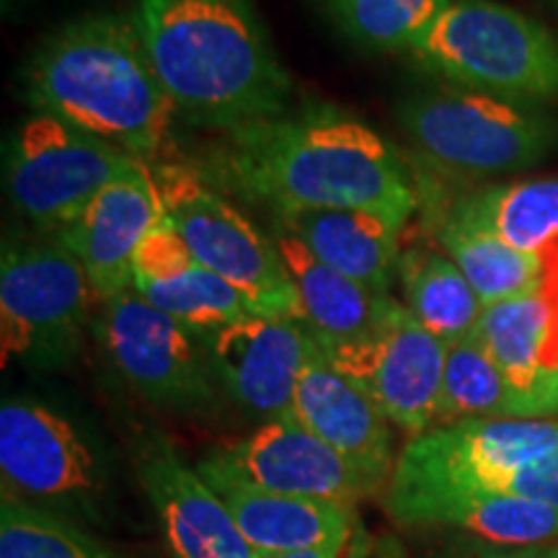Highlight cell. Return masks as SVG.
Listing matches in <instances>:
<instances>
[{"mask_svg": "<svg viewBox=\"0 0 558 558\" xmlns=\"http://www.w3.org/2000/svg\"><path fill=\"white\" fill-rule=\"evenodd\" d=\"M94 284L58 239H9L0 256V344L3 362L62 367L75 360L90 324Z\"/></svg>", "mask_w": 558, "mask_h": 558, "instance_id": "7", "label": "cell"}, {"mask_svg": "<svg viewBox=\"0 0 558 558\" xmlns=\"http://www.w3.org/2000/svg\"><path fill=\"white\" fill-rule=\"evenodd\" d=\"M215 378L246 414L288 416L313 337L295 318L248 316L205 339Z\"/></svg>", "mask_w": 558, "mask_h": 558, "instance_id": "13", "label": "cell"}, {"mask_svg": "<svg viewBox=\"0 0 558 558\" xmlns=\"http://www.w3.org/2000/svg\"><path fill=\"white\" fill-rule=\"evenodd\" d=\"M137 476L173 558H262L243 538L226 501L166 439L140 448Z\"/></svg>", "mask_w": 558, "mask_h": 558, "instance_id": "17", "label": "cell"}, {"mask_svg": "<svg viewBox=\"0 0 558 558\" xmlns=\"http://www.w3.org/2000/svg\"><path fill=\"white\" fill-rule=\"evenodd\" d=\"M132 288L202 339L220 331L222 326L256 316L248 300L233 284L199 262H192L171 277L132 282Z\"/></svg>", "mask_w": 558, "mask_h": 558, "instance_id": "27", "label": "cell"}, {"mask_svg": "<svg viewBox=\"0 0 558 558\" xmlns=\"http://www.w3.org/2000/svg\"><path fill=\"white\" fill-rule=\"evenodd\" d=\"M439 243L486 308L538 288L558 259V256L548 259V256L527 254L484 228L452 220L448 215L439 226Z\"/></svg>", "mask_w": 558, "mask_h": 558, "instance_id": "24", "label": "cell"}, {"mask_svg": "<svg viewBox=\"0 0 558 558\" xmlns=\"http://www.w3.org/2000/svg\"><path fill=\"white\" fill-rule=\"evenodd\" d=\"M407 54L460 88L527 104L558 99V37L512 5L452 0Z\"/></svg>", "mask_w": 558, "mask_h": 558, "instance_id": "4", "label": "cell"}, {"mask_svg": "<svg viewBox=\"0 0 558 558\" xmlns=\"http://www.w3.org/2000/svg\"><path fill=\"white\" fill-rule=\"evenodd\" d=\"M401 525H450L501 546L558 538V512L541 501L499 492H452L388 507Z\"/></svg>", "mask_w": 558, "mask_h": 558, "instance_id": "22", "label": "cell"}, {"mask_svg": "<svg viewBox=\"0 0 558 558\" xmlns=\"http://www.w3.org/2000/svg\"><path fill=\"white\" fill-rule=\"evenodd\" d=\"M452 0H331L341 32L360 47L407 52Z\"/></svg>", "mask_w": 558, "mask_h": 558, "instance_id": "29", "label": "cell"}, {"mask_svg": "<svg viewBox=\"0 0 558 558\" xmlns=\"http://www.w3.org/2000/svg\"><path fill=\"white\" fill-rule=\"evenodd\" d=\"M484 341L520 407V418L558 414V259L535 290L484 308Z\"/></svg>", "mask_w": 558, "mask_h": 558, "instance_id": "15", "label": "cell"}, {"mask_svg": "<svg viewBox=\"0 0 558 558\" xmlns=\"http://www.w3.org/2000/svg\"><path fill=\"white\" fill-rule=\"evenodd\" d=\"M213 458L264 492L344 505L365 497V488L347 460L290 414L264 422L248 437L215 450Z\"/></svg>", "mask_w": 558, "mask_h": 558, "instance_id": "18", "label": "cell"}, {"mask_svg": "<svg viewBox=\"0 0 558 558\" xmlns=\"http://www.w3.org/2000/svg\"><path fill=\"white\" fill-rule=\"evenodd\" d=\"M26 94L54 114L132 158L163 163L179 114L145 52L135 19L94 13L70 21L34 52Z\"/></svg>", "mask_w": 558, "mask_h": 558, "instance_id": "3", "label": "cell"}, {"mask_svg": "<svg viewBox=\"0 0 558 558\" xmlns=\"http://www.w3.org/2000/svg\"><path fill=\"white\" fill-rule=\"evenodd\" d=\"M99 337L117 373L160 409L197 411L215 399L207 344L135 288L101 300Z\"/></svg>", "mask_w": 558, "mask_h": 558, "instance_id": "10", "label": "cell"}, {"mask_svg": "<svg viewBox=\"0 0 558 558\" xmlns=\"http://www.w3.org/2000/svg\"><path fill=\"white\" fill-rule=\"evenodd\" d=\"M320 352L378 403L390 424L411 437L435 429L448 344L424 329L399 300L367 337L320 347Z\"/></svg>", "mask_w": 558, "mask_h": 558, "instance_id": "11", "label": "cell"}, {"mask_svg": "<svg viewBox=\"0 0 558 558\" xmlns=\"http://www.w3.org/2000/svg\"><path fill=\"white\" fill-rule=\"evenodd\" d=\"M197 262L186 243L181 241L177 228L166 218L148 233V239L140 243L135 262H132V282H143V279H163L190 267Z\"/></svg>", "mask_w": 558, "mask_h": 558, "instance_id": "30", "label": "cell"}, {"mask_svg": "<svg viewBox=\"0 0 558 558\" xmlns=\"http://www.w3.org/2000/svg\"><path fill=\"white\" fill-rule=\"evenodd\" d=\"M277 228L303 243L316 259L354 279L362 288L388 295L399 269V233L403 228L362 209H284Z\"/></svg>", "mask_w": 558, "mask_h": 558, "instance_id": "20", "label": "cell"}, {"mask_svg": "<svg viewBox=\"0 0 558 558\" xmlns=\"http://www.w3.org/2000/svg\"><path fill=\"white\" fill-rule=\"evenodd\" d=\"M558 450L550 418H469L411 439L396 460L386 507L452 492H499L520 465Z\"/></svg>", "mask_w": 558, "mask_h": 558, "instance_id": "8", "label": "cell"}, {"mask_svg": "<svg viewBox=\"0 0 558 558\" xmlns=\"http://www.w3.org/2000/svg\"><path fill=\"white\" fill-rule=\"evenodd\" d=\"M197 471L226 501L243 538L262 558L347 543L354 505L264 492L230 473L213 456L202 460Z\"/></svg>", "mask_w": 558, "mask_h": 558, "instance_id": "19", "label": "cell"}, {"mask_svg": "<svg viewBox=\"0 0 558 558\" xmlns=\"http://www.w3.org/2000/svg\"><path fill=\"white\" fill-rule=\"evenodd\" d=\"M166 218L202 267L248 300L256 316L295 318V284L277 243L213 190L205 173L177 160L150 163Z\"/></svg>", "mask_w": 558, "mask_h": 558, "instance_id": "6", "label": "cell"}, {"mask_svg": "<svg viewBox=\"0 0 558 558\" xmlns=\"http://www.w3.org/2000/svg\"><path fill=\"white\" fill-rule=\"evenodd\" d=\"M132 19L186 120L228 132L284 114L292 83L254 0H137Z\"/></svg>", "mask_w": 558, "mask_h": 558, "instance_id": "2", "label": "cell"}, {"mask_svg": "<svg viewBox=\"0 0 558 558\" xmlns=\"http://www.w3.org/2000/svg\"><path fill=\"white\" fill-rule=\"evenodd\" d=\"M0 558H122L73 522L3 488Z\"/></svg>", "mask_w": 558, "mask_h": 558, "instance_id": "28", "label": "cell"}, {"mask_svg": "<svg viewBox=\"0 0 558 558\" xmlns=\"http://www.w3.org/2000/svg\"><path fill=\"white\" fill-rule=\"evenodd\" d=\"M228 190L284 209H362L403 228L416 190L399 150L352 117H275L228 130L215 153Z\"/></svg>", "mask_w": 558, "mask_h": 558, "instance_id": "1", "label": "cell"}, {"mask_svg": "<svg viewBox=\"0 0 558 558\" xmlns=\"http://www.w3.org/2000/svg\"><path fill=\"white\" fill-rule=\"evenodd\" d=\"M163 220L166 209L153 169L140 160L135 169L96 194L54 239L81 262L96 295L107 300L132 288V262L140 243Z\"/></svg>", "mask_w": 558, "mask_h": 558, "instance_id": "16", "label": "cell"}, {"mask_svg": "<svg viewBox=\"0 0 558 558\" xmlns=\"http://www.w3.org/2000/svg\"><path fill=\"white\" fill-rule=\"evenodd\" d=\"M290 416L324 439L357 473L365 497L378 494L393 476L390 422L357 383L331 365L313 339L300 375Z\"/></svg>", "mask_w": 558, "mask_h": 558, "instance_id": "14", "label": "cell"}, {"mask_svg": "<svg viewBox=\"0 0 558 558\" xmlns=\"http://www.w3.org/2000/svg\"><path fill=\"white\" fill-rule=\"evenodd\" d=\"M137 163L107 140L39 111L13 135L5 190L19 215L54 235Z\"/></svg>", "mask_w": 558, "mask_h": 558, "instance_id": "9", "label": "cell"}, {"mask_svg": "<svg viewBox=\"0 0 558 558\" xmlns=\"http://www.w3.org/2000/svg\"><path fill=\"white\" fill-rule=\"evenodd\" d=\"M341 550H344V543H331V546L292 550V554H277V556H267V558H339Z\"/></svg>", "mask_w": 558, "mask_h": 558, "instance_id": "32", "label": "cell"}, {"mask_svg": "<svg viewBox=\"0 0 558 558\" xmlns=\"http://www.w3.org/2000/svg\"><path fill=\"white\" fill-rule=\"evenodd\" d=\"M478 558H535V556H530V554H512V550H501V554H484V556H478Z\"/></svg>", "mask_w": 558, "mask_h": 558, "instance_id": "33", "label": "cell"}, {"mask_svg": "<svg viewBox=\"0 0 558 558\" xmlns=\"http://www.w3.org/2000/svg\"><path fill=\"white\" fill-rule=\"evenodd\" d=\"M407 311L442 344L471 337L486 305L448 254L411 251L401 264Z\"/></svg>", "mask_w": 558, "mask_h": 558, "instance_id": "25", "label": "cell"}, {"mask_svg": "<svg viewBox=\"0 0 558 558\" xmlns=\"http://www.w3.org/2000/svg\"><path fill=\"white\" fill-rule=\"evenodd\" d=\"M279 256L288 267L300 305V324L318 347L352 344L380 324L393 298L380 295L331 269L311 254L288 230H271Z\"/></svg>", "mask_w": 558, "mask_h": 558, "instance_id": "21", "label": "cell"}, {"mask_svg": "<svg viewBox=\"0 0 558 558\" xmlns=\"http://www.w3.org/2000/svg\"><path fill=\"white\" fill-rule=\"evenodd\" d=\"M399 122L429 163L456 177L527 171L558 145V124L546 111L469 88L414 96L401 107Z\"/></svg>", "mask_w": 558, "mask_h": 558, "instance_id": "5", "label": "cell"}, {"mask_svg": "<svg viewBox=\"0 0 558 558\" xmlns=\"http://www.w3.org/2000/svg\"><path fill=\"white\" fill-rule=\"evenodd\" d=\"M501 494L541 501L558 512V450L520 465L501 486Z\"/></svg>", "mask_w": 558, "mask_h": 558, "instance_id": "31", "label": "cell"}, {"mask_svg": "<svg viewBox=\"0 0 558 558\" xmlns=\"http://www.w3.org/2000/svg\"><path fill=\"white\" fill-rule=\"evenodd\" d=\"M548 558H558V548H554V550H550V554H548Z\"/></svg>", "mask_w": 558, "mask_h": 558, "instance_id": "34", "label": "cell"}, {"mask_svg": "<svg viewBox=\"0 0 558 558\" xmlns=\"http://www.w3.org/2000/svg\"><path fill=\"white\" fill-rule=\"evenodd\" d=\"M448 218L484 228L527 254L558 256V179L514 181L465 194Z\"/></svg>", "mask_w": 558, "mask_h": 558, "instance_id": "23", "label": "cell"}, {"mask_svg": "<svg viewBox=\"0 0 558 558\" xmlns=\"http://www.w3.org/2000/svg\"><path fill=\"white\" fill-rule=\"evenodd\" d=\"M3 488L26 501L83 507L104 492L96 450L70 418L32 399L0 407Z\"/></svg>", "mask_w": 558, "mask_h": 558, "instance_id": "12", "label": "cell"}, {"mask_svg": "<svg viewBox=\"0 0 558 558\" xmlns=\"http://www.w3.org/2000/svg\"><path fill=\"white\" fill-rule=\"evenodd\" d=\"M469 418H520L514 390L476 331L448 344L435 427Z\"/></svg>", "mask_w": 558, "mask_h": 558, "instance_id": "26", "label": "cell"}]
</instances>
